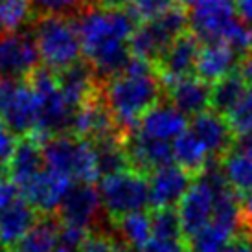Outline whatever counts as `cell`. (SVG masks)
Wrapping results in <instances>:
<instances>
[{"label": "cell", "instance_id": "cell-11", "mask_svg": "<svg viewBox=\"0 0 252 252\" xmlns=\"http://www.w3.org/2000/svg\"><path fill=\"white\" fill-rule=\"evenodd\" d=\"M149 206L153 208H175L182 201L193 179L179 166L168 164L151 171L149 175Z\"/></svg>", "mask_w": 252, "mask_h": 252}, {"label": "cell", "instance_id": "cell-33", "mask_svg": "<svg viewBox=\"0 0 252 252\" xmlns=\"http://www.w3.org/2000/svg\"><path fill=\"white\" fill-rule=\"evenodd\" d=\"M177 0H131V4L127 6V9L142 24V22L153 21L157 17H160Z\"/></svg>", "mask_w": 252, "mask_h": 252}, {"label": "cell", "instance_id": "cell-8", "mask_svg": "<svg viewBox=\"0 0 252 252\" xmlns=\"http://www.w3.org/2000/svg\"><path fill=\"white\" fill-rule=\"evenodd\" d=\"M0 120L21 138L35 133L37 98L28 79L0 76Z\"/></svg>", "mask_w": 252, "mask_h": 252}, {"label": "cell", "instance_id": "cell-22", "mask_svg": "<svg viewBox=\"0 0 252 252\" xmlns=\"http://www.w3.org/2000/svg\"><path fill=\"white\" fill-rule=\"evenodd\" d=\"M39 217L41 214L24 197L15 201L11 206L0 212V243L6 247L19 245Z\"/></svg>", "mask_w": 252, "mask_h": 252}, {"label": "cell", "instance_id": "cell-2", "mask_svg": "<svg viewBox=\"0 0 252 252\" xmlns=\"http://www.w3.org/2000/svg\"><path fill=\"white\" fill-rule=\"evenodd\" d=\"M101 96L116 126L127 136L138 129L146 112L166 99V87L155 64L133 56L126 70L101 83Z\"/></svg>", "mask_w": 252, "mask_h": 252}, {"label": "cell", "instance_id": "cell-23", "mask_svg": "<svg viewBox=\"0 0 252 252\" xmlns=\"http://www.w3.org/2000/svg\"><path fill=\"white\" fill-rule=\"evenodd\" d=\"M171 146H173V158L177 160V164L195 181L204 171L208 158H210L203 142L191 131H184L179 138L173 140Z\"/></svg>", "mask_w": 252, "mask_h": 252}, {"label": "cell", "instance_id": "cell-44", "mask_svg": "<svg viewBox=\"0 0 252 252\" xmlns=\"http://www.w3.org/2000/svg\"><path fill=\"white\" fill-rule=\"evenodd\" d=\"M96 2H98V0H91V4H96Z\"/></svg>", "mask_w": 252, "mask_h": 252}, {"label": "cell", "instance_id": "cell-4", "mask_svg": "<svg viewBox=\"0 0 252 252\" xmlns=\"http://www.w3.org/2000/svg\"><path fill=\"white\" fill-rule=\"evenodd\" d=\"M26 79L37 98V129L33 136L42 144L57 134H70L74 111L64 99L56 72L41 64Z\"/></svg>", "mask_w": 252, "mask_h": 252}, {"label": "cell", "instance_id": "cell-21", "mask_svg": "<svg viewBox=\"0 0 252 252\" xmlns=\"http://www.w3.org/2000/svg\"><path fill=\"white\" fill-rule=\"evenodd\" d=\"M241 57L224 42H208L203 44L197 59L195 76L206 83H217L219 79L230 76L238 70Z\"/></svg>", "mask_w": 252, "mask_h": 252}, {"label": "cell", "instance_id": "cell-1", "mask_svg": "<svg viewBox=\"0 0 252 252\" xmlns=\"http://www.w3.org/2000/svg\"><path fill=\"white\" fill-rule=\"evenodd\" d=\"M85 59L91 63L99 83L118 76L131 63L129 39L140 22L129 9H111L96 4L74 17Z\"/></svg>", "mask_w": 252, "mask_h": 252}, {"label": "cell", "instance_id": "cell-16", "mask_svg": "<svg viewBox=\"0 0 252 252\" xmlns=\"http://www.w3.org/2000/svg\"><path fill=\"white\" fill-rule=\"evenodd\" d=\"M191 133L203 142L212 158L223 160L232 151L236 134L228 120L214 111H206L191 120Z\"/></svg>", "mask_w": 252, "mask_h": 252}, {"label": "cell", "instance_id": "cell-9", "mask_svg": "<svg viewBox=\"0 0 252 252\" xmlns=\"http://www.w3.org/2000/svg\"><path fill=\"white\" fill-rule=\"evenodd\" d=\"M41 66L33 32L0 33V76L26 79Z\"/></svg>", "mask_w": 252, "mask_h": 252}, {"label": "cell", "instance_id": "cell-30", "mask_svg": "<svg viewBox=\"0 0 252 252\" xmlns=\"http://www.w3.org/2000/svg\"><path fill=\"white\" fill-rule=\"evenodd\" d=\"M149 217H151V232H153L151 238L184 239L181 217L175 208H153L149 212Z\"/></svg>", "mask_w": 252, "mask_h": 252}, {"label": "cell", "instance_id": "cell-26", "mask_svg": "<svg viewBox=\"0 0 252 252\" xmlns=\"http://www.w3.org/2000/svg\"><path fill=\"white\" fill-rule=\"evenodd\" d=\"M221 164L226 181L238 197L252 193V153L230 151L221 160Z\"/></svg>", "mask_w": 252, "mask_h": 252}, {"label": "cell", "instance_id": "cell-13", "mask_svg": "<svg viewBox=\"0 0 252 252\" xmlns=\"http://www.w3.org/2000/svg\"><path fill=\"white\" fill-rule=\"evenodd\" d=\"M74 181L54 173L50 169L41 171L35 179L21 189L22 197L35 208L41 216H57V210L63 203L64 195L72 188Z\"/></svg>", "mask_w": 252, "mask_h": 252}, {"label": "cell", "instance_id": "cell-15", "mask_svg": "<svg viewBox=\"0 0 252 252\" xmlns=\"http://www.w3.org/2000/svg\"><path fill=\"white\" fill-rule=\"evenodd\" d=\"M126 151L131 162V168L142 175H149L151 171L173 164V146H169L164 140H155L146 134H142L138 129L126 136Z\"/></svg>", "mask_w": 252, "mask_h": 252}, {"label": "cell", "instance_id": "cell-5", "mask_svg": "<svg viewBox=\"0 0 252 252\" xmlns=\"http://www.w3.org/2000/svg\"><path fill=\"white\" fill-rule=\"evenodd\" d=\"M46 169L74 182H94L99 177L92 142L74 134H57L42 142Z\"/></svg>", "mask_w": 252, "mask_h": 252}, {"label": "cell", "instance_id": "cell-12", "mask_svg": "<svg viewBox=\"0 0 252 252\" xmlns=\"http://www.w3.org/2000/svg\"><path fill=\"white\" fill-rule=\"evenodd\" d=\"M101 197L98 188L91 182H74L63 203L57 210V217L61 223L81 226L89 230L101 208Z\"/></svg>", "mask_w": 252, "mask_h": 252}, {"label": "cell", "instance_id": "cell-35", "mask_svg": "<svg viewBox=\"0 0 252 252\" xmlns=\"http://www.w3.org/2000/svg\"><path fill=\"white\" fill-rule=\"evenodd\" d=\"M89 232L91 230H85L81 226L61 223V228H59V247L66 249V251L77 252Z\"/></svg>", "mask_w": 252, "mask_h": 252}, {"label": "cell", "instance_id": "cell-42", "mask_svg": "<svg viewBox=\"0 0 252 252\" xmlns=\"http://www.w3.org/2000/svg\"><path fill=\"white\" fill-rule=\"evenodd\" d=\"M9 252H24V251H21L19 247H13V249H11V251H9Z\"/></svg>", "mask_w": 252, "mask_h": 252}, {"label": "cell", "instance_id": "cell-40", "mask_svg": "<svg viewBox=\"0 0 252 252\" xmlns=\"http://www.w3.org/2000/svg\"><path fill=\"white\" fill-rule=\"evenodd\" d=\"M232 151H239V153H252V131L236 134V140H234V147H232Z\"/></svg>", "mask_w": 252, "mask_h": 252}, {"label": "cell", "instance_id": "cell-19", "mask_svg": "<svg viewBox=\"0 0 252 252\" xmlns=\"http://www.w3.org/2000/svg\"><path fill=\"white\" fill-rule=\"evenodd\" d=\"M188 126V120L177 107H173L168 99H162L157 107L144 114L138 124V131L155 140H175L179 138Z\"/></svg>", "mask_w": 252, "mask_h": 252}, {"label": "cell", "instance_id": "cell-36", "mask_svg": "<svg viewBox=\"0 0 252 252\" xmlns=\"http://www.w3.org/2000/svg\"><path fill=\"white\" fill-rule=\"evenodd\" d=\"M15 147H17L15 133L0 120V168L4 171H6V166L9 164L11 157H13Z\"/></svg>", "mask_w": 252, "mask_h": 252}, {"label": "cell", "instance_id": "cell-25", "mask_svg": "<svg viewBox=\"0 0 252 252\" xmlns=\"http://www.w3.org/2000/svg\"><path fill=\"white\" fill-rule=\"evenodd\" d=\"M247 87L249 85H247V81L238 70L232 72L230 76L219 79L217 83L212 85L210 111L217 112L221 116H226L241 99V96L245 94Z\"/></svg>", "mask_w": 252, "mask_h": 252}, {"label": "cell", "instance_id": "cell-3", "mask_svg": "<svg viewBox=\"0 0 252 252\" xmlns=\"http://www.w3.org/2000/svg\"><path fill=\"white\" fill-rule=\"evenodd\" d=\"M32 32L42 64L52 72H61L83 59L74 17L41 15L32 22Z\"/></svg>", "mask_w": 252, "mask_h": 252}, {"label": "cell", "instance_id": "cell-45", "mask_svg": "<svg viewBox=\"0 0 252 252\" xmlns=\"http://www.w3.org/2000/svg\"><path fill=\"white\" fill-rule=\"evenodd\" d=\"M2 171H4V169H2V168H0V177H2Z\"/></svg>", "mask_w": 252, "mask_h": 252}, {"label": "cell", "instance_id": "cell-27", "mask_svg": "<svg viewBox=\"0 0 252 252\" xmlns=\"http://www.w3.org/2000/svg\"><path fill=\"white\" fill-rule=\"evenodd\" d=\"M118 234L122 236V241L133 247L136 252H140L144 247L149 243V239L153 236L151 232V217L146 212H134L127 216L120 217L116 221H112Z\"/></svg>", "mask_w": 252, "mask_h": 252}, {"label": "cell", "instance_id": "cell-34", "mask_svg": "<svg viewBox=\"0 0 252 252\" xmlns=\"http://www.w3.org/2000/svg\"><path fill=\"white\" fill-rule=\"evenodd\" d=\"M118 251V241L112 238L111 234L98 230H91L87 234L85 241L81 243L77 252H116Z\"/></svg>", "mask_w": 252, "mask_h": 252}, {"label": "cell", "instance_id": "cell-41", "mask_svg": "<svg viewBox=\"0 0 252 252\" xmlns=\"http://www.w3.org/2000/svg\"><path fill=\"white\" fill-rule=\"evenodd\" d=\"M0 252H9V251H7V247L4 245V243H0Z\"/></svg>", "mask_w": 252, "mask_h": 252}, {"label": "cell", "instance_id": "cell-29", "mask_svg": "<svg viewBox=\"0 0 252 252\" xmlns=\"http://www.w3.org/2000/svg\"><path fill=\"white\" fill-rule=\"evenodd\" d=\"M232 238L234 234H230L221 224L210 221L193 238L188 239V249L191 252H221Z\"/></svg>", "mask_w": 252, "mask_h": 252}, {"label": "cell", "instance_id": "cell-31", "mask_svg": "<svg viewBox=\"0 0 252 252\" xmlns=\"http://www.w3.org/2000/svg\"><path fill=\"white\" fill-rule=\"evenodd\" d=\"M91 6V0H33V13L41 15H63V17H76Z\"/></svg>", "mask_w": 252, "mask_h": 252}, {"label": "cell", "instance_id": "cell-20", "mask_svg": "<svg viewBox=\"0 0 252 252\" xmlns=\"http://www.w3.org/2000/svg\"><path fill=\"white\" fill-rule=\"evenodd\" d=\"M44 169H46V166H44L42 144L33 134L22 136L21 140L17 142L11 160L6 166V175L22 189L32 179H35Z\"/></svg>", "mask_w": 252, "mask_h": 252}, {"label": "cell", "instance_id": "cell-38", "mask_svg": "<svg viewBox=\"0 0 252 252\" xmlns=\"http://www.w3.org/2000/svg\"><path fill=\"white\" fill-rule=\"evenodd\" d=\"M221 252H252V239L247 234L239 232L226 243Z\"/></svg>", "mask_w": 252, "mask_h": 252}, {"label": "cell", "instance_id": "cell-32", "mask_svg": "<svg viewBox=\"0 0 252 252\" xmlns=\"http://www.w3.org/2000/svg\"><path fill=\"white\" fill-rule=\"evenodd\" d=\"M224 118L228 120L234 134H241L252 131V85L247 87L245 94L241 96L236 107Z\"/></svg>", "mask_w": 252, "mask_h": 252}, {"label": "cell", "instance_id": "cell-43", "mask_svg": "<svg viewBox=\"0 0 252 252\" xmlns=\"http://www.w3.org/2000/svg\"><path fill=\"white\" fill-rule=\"evenodd\" d=\"M56 252H72V251H66V249H61V247H59V249H57Z\"/></svg>", "mask_w": 252, "mask_h": 252}, {"label": "cell", "instance_id": "cell-18", "mask_svg": "<svg viewBox=\"0 0 252 252\" xmlns=\"http://www.w3.org/2000/svg\"><path fill=\"white\" fill-rule=\"evenodd\" d=\"M166 99L186 118H195L199 114L210 111L212 85L197 76L184 77L166 87Z\"/></svg>", "mask_w": 252, "mask_h": 252}, {"label": "cell", "instance_id": "cell-14", "mask_svg": "<svg viewBox=\"0 0 252 252\" xmlns=\"http://www.w3.org/2000/svg\"><path fill=\"white\" fill-rule=\"evenodd\" d=\"M179 217H181L182 236L188 243L197 232L204 228L214 216V191L201 179H195L189 186L186 195L179 203Z\"/></svg>", "mask_w": 252, "mask_h": 252}, {"label": "cell", "instance_id": "cell-39", "mask_svg": "<svg viewBox=\"0 0 252 252\" xmlns=\"http://www.w3.org/2000/svg\"><path fill=\"white\" fill-rule=\"evenodd\" d=\"M234 6L239 19L252 26V0H234Z\"/></svg>", "mask_w": 252, "mask_h": 252}, {"label": "cell", "instance_id": "cell-7", "mask_svg": "<svg viewBox=\"0 0 252 252\" xmlns=\"http://www.w3.org/2000/svg\"><path fill=\"white\" fill-rule=\"evenodd\" d=\"M98 191L111 221L127 214L144 212L149 204V179L134 169L103 177L99 181Z\"/></svg>", "mask_w": 252, "mask_h": 252}, {"label": "cell", "instance_id": "cell-37", "mask_svg": "<svg viewBox=\"0 0 252 252\" xmlns=\"http://www.w3.org/2000/svg\"><path fill=\"white\" fill-rule=\"evenodd\" d=\"M21 197H22L21 188L9 177H0V212L6 210L7 206H11Z\"/></svg>", "mask_w": 252, "mask_h": 252}, {"label": "cell", "instance_id": "cell-28", "mask_svg": "<svg viewBox=\"0 0 252 252\" xmlns=\"http://www.w3.org/2000/svg\"><path fill=\"white\" fill-rule=\"evenodd\" d=\"M33 19V0H0V33L21 32Z\"/></svg>", "mask_w": 252, "mask_h": 252}, {"label": "cell", "instance_id": "cell-17", "mask_svg": "<svg viewBox=\"0 0 252 252\" xmlns=\"http://www.w3.org/2000/svg\"><path fill=\"white\" fill-rule=\"evenodd\" d=\"M56 76L64 99L74 112L83 105L87 99L96 96L101 89V83L98 81L91 63L85 57L81 61H77L76 64L68 66V68L56 72Z\"/></svg>", "mask_w": 252, "mask_h": 252}, {"label": "cell", "instance_id": "cell-10", "mask_svg": "<svg viewBox=\"0 0 252 252\" xmlns=\"http://www.w3.org/2000/svg\"><path fill=\"white\" fill-rule=\"evenodd\" d=\"M203 48L201 39L189 30L184 35L177 37L173 44L166 50V54L160 57V61L155 64L157 72L160 74L164 87L175 83L179 79L195 76L197 59Z\"/></svg>", "mask_w": 252, "mask_h": 252}, {"label": "cell", "instance_id": "cell-6", "mask_svg": "<svg viewBox=\"0 0 252 252\" xmlns=\"http://www.w3.org/2000/svg\"><path fill=\"white\" fill-rule=\"evenodd\" d=\"M186 32H189L188 11L175 2L160 17L138 24L129 39V48L134 57L157 64L177 37L184 35Z\"/></svg>", "mask_w": 252, "mask_h": 252}, {"label": "cell", "instance_id": "cell-24", "mask_svg": "<svg viewBox=\"0 0 252 252\" xmlns=\"http://www.w3.org/2000/svg\"><path fill=\"white\" fill-rule=\"evenodd\" d=\"M59 228L61 221L57 216H41L17 247L24 252H56L59 249Z\"/></svg>", "mask_w": 252, "mask_h": 252}]
</instances>
